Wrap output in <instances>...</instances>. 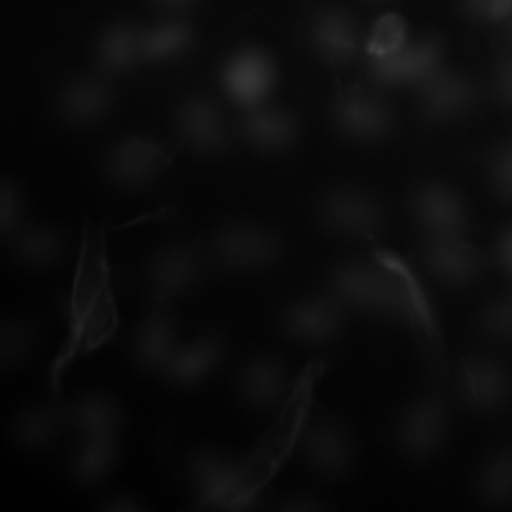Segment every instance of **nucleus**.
Instances as JSON below:
<instances>
[{"label": "nucleus", "instance_id": "20e7f679", "mask_svg": "<svg viewBox=\"0 0 512 512\" xmlns=\"http://www.w3.org/2000/svg\"><path fill=\"white\" fill-rule=\"evenodd\" d=\"M171 150L152 135H128L116 141L105 156V175L124 190H141L164 175L171 165Z\"/></svg>", "mask_w": 512, "mask_h": 512}, {"label": "nucleus", "instance_id": "aec40b11", "mask_svg": "<svg viewBox=\"0 0 512 512\" xmlns=\"http://www.w3.org/2000/svg\"><path fill=\"white\" fill-rule=\"evenodd\" d=\"M439 46L433 40H421L412 46H403L393 54L376 59L372 73L376 80L401 86V84H421L429 76L437 73Z\"/></svg>", "mask_w": 512, "mask_h": 512}, {"label": "nucleus", "instance_id": "4468645a", "mask_svg": "<svg viewBox=\"0 0 512 512\" xmlns=\"http://www.w3.org/2000/svg\"><path fill=\"white\" fill-rule=\"evenodd\" d=\"M458 387L469 408L488 414L511 399V372L494 359L476 357L459 368Z\"/></svg>", "mask_w": 512, "mask_h": 512}, {"label": "nucleus", "instance_id": "423d86ee", "mask_svg": "<svg viewBox=\"0 0 512 512\" xmlns=\"http://www.w3.org/2000/svg\"><path fill=\"white\" fill-rule=\"evenodd\" d=\"M450 414L439 395L429 393L414 399L404 408L397 423V446L404 458L412 461L431 459L448 437Z\"/></svg>", "mask_w": 512, "mask_h": 512}, {"label": "nucleus", "instance_id": "393cba45", "mask_svg": "<svg viewBox=\"0 0 512 512\" xmlns=\"http://www.w3.org/2000/svg\"><path fill=\"white\" fill-rule=\"evenodd\" d=\"M186 476L202 501H217L236 478V463L217 448H200L188 459Z\"/></svg>", "mask_w": 512, "mask_h": 512}, {"label": "nucleus", "instance_id": "a878e982", "mask_svg": "<svg viewBox=\"0 0 512 512\" xmlns=\"http://www.w3.org/2000/svg\"><path fill=\"white\" fill-rule=\"evenodd\" d=\"M118 459L116 435L86 437L71 459V475L80 486H97L112 473Z\"/></svg>", "mask_w": 512, "mask_h": 512}, {"label": "nucleus", "instance_id": "7ed1b4c3", "mask_svg": "<svg viewBox=\"0 0 512 512\" xmlns=\"http://www.w3.org/2000/svg\"><path fill=\"white\" fill-rule=\"evenodd\" d=\"M315 220L329 234L340 238H372L387 220L384 203L370 192L340 186L325 192L315 203Z\"/></svg>", "mask_w": 512, "mask_h": 512}, {"label": "nucleus", "instance_id": "e433bc0d", "mask_svg": "<svg viewBox=\"0 0 512 512\" xmlns=\"http://www.w3.org/2000/svg\"><path fill=\"white\" fill-rule=\"evenodd\" d=\"M283 509H315V505H319V501L313 497V495L296 494L287 497L281 501Z\"/></svg>", "mask_w": 512, "mask_h": 512}, {"label": "nucleus", "instance_id": "cd10ccee", "mask_svg": "<svg viewBox=\"0 0 512 512\" xmlns=\"http://www.w3.org/2000/svg\"><path fill=\"white\" fill-rule=\"evenodd\" d=\"M97 59L109 73H126L143 59V31L129 23L110 27L99 38Z\"/></svg>", "mask_w": 512, "mask_h": 512}, {"label": "nucleus", "instance_id": "ddd939ff", "mask_svg": "<svg viewBox=\"0 0 512 512\" xmlns=\"http://www.w3.org/2000/svg\"><path fill=\"white\" fill-rule=\"evenodd\" d=\"M410 215L429 236L463 234L469 224L463 198L446 184H421L410 198Z\"/></svg>", "mask_w": 512, "mask_h": 512}, {"label": "nucleus", "instance_id": "5701e85b", "mask_svg": "<svg viewBox=\"0 0 512 512\" xmlns=\"http://www.w3.org/2000/svg\"><path fill=\"white\" fill-rule=\"evenodd\" d=\"M311 42L325 61L332 65L348 63L357 52L359 31L355 21L342 10L329 8L311 23Z\"/></svg>", "mask_w": 512, "mask_h": 512}, {"label": "nucleus", "instance_id": "7c9ffc66", "mask_svg": "<svg viewBox=\"0 0 512 512\" xmlns=\"http://www.w3.org/2000/svg\"><path fill=\"white\" fill-rule=\"evenodd\" d=\"M2 368L14 370L37 346V329L21 315H10L2 325Z\"/></svg>", "mask_w": 512, "mask_h": 512}, {"label": "nucleus", "instance_id": "4be33fe9", "mask_svg": "<svg viewBox=\"0 0 512 512\" xmlns=\"http://www.w3.org/2000/svg\"><path fill=\"white\" fill-rule=\"evenodd\" d=\"M243 137L264 152H281L298 137V122L289 110L258 105L247 112L241 124Z\"/></svg>", "mask_w": 512, "mask_h": 512}, {"label": "nucleus", "instance_id": "f8f14e48", "mask_svg": "<svg viewBox=\"0 0 512 512\" xmlns=\"http://www.w3.org/2000/svg\"><path fill=\"white\" fill-rule=\"evenodd\" d=\"M274 84V61L258 48L239 50L222 71V86L228 97L245 109L262 105Z\"/></svg>", "mask_w": 512, "mask_h": 512}, {"label": "nucleus", "instance_id": "72a5a7b5", "mask_svg": "<svg viewBox=\"0 0 512 512\" xmlns=\"http://www.w3.org/2000/svg\"><path fill=\"white\" fill-rule=\"evenodd\" d=\"M490 173L495 190L512 202V141L495 152Z\"/></svg>", "mask_w": 512, "mask_h": 512}, {"label": "nucleus", "instance_id": "4c0bfd02", "mask_svg": "<svg viewBox=\"0 0 512 512\" xmlns=\"http://www.w3.org/2000/svg\"><path fill=\"white\" fill-rule=\"evenodd\" d=\"M499 258L503 268L512 275V228L499 239Z\"/></svg>", "mask_w": 512, "mask_h": 512}, {"label": "nucleus", "instance_id": "a211bd4d", "mask_svg": "<svg viewBox=\"0 0 512 512\" xmlns=\"http://www.w3.org/2000/svg\"><path fill=\"white\" fill-rule=\"evenodd\" d=\"M226 355V340L220 332L209 330L190 344L177 349L175 357L165 370V378L177 387L190 389L203 384Z\"/></svg>", "mask_w": 512, "mask_h": 512}, {"label": "nucleus", "instance_id": "c9c22d12", "mask_svg": "<svg viewBox=\"0 0 512 512\" xmlns=\"http://www.w3.org/2000/svg\"><path fill=\"white\" fill-rule=\"evenodd\" d=\"M103 505H105L103 509L107 511H141L143 509V505L131 495H112Z\"/></svg>", "mask_w": 512, "mask_h": 512}, {"label": "nucleus", "instance_id": "9b49d317", "mask_svg": "<svg viewBox=\"0 0 512 512\" xmlns=\"http://www.w3.org/2000/svg\"><path fill=\"white\" fill-rule=\"evenodd\" d=\"M302 458L315 473L340 478L348 475L355 463V444L342 423L323 418L308 427L302 440Z\"/></svg>", "mask_w": 512, "mask_h": 512}, {"label": "nucleus", "instance_id": "2f4dec72", "mask_svg": "<svg viewBox=\"0 0 512 512\" xmlns=\"http://www.w3.org/2000/svg\"><path fill=\"white\" fill-rule=\"evenodd\" d=\"M480 325L494 340L512 342V294L492 300L480 315Z\"/></svg>", "mask_w": 512, "mask_h": 512}, {"label": "nucleus", "instance_id": "dca6fc26", "mask_svg": "<svg viewBox=\"0 0 512 512\" xmlns=\"http://www.w3.org/2000/svg\"><path fill=\"white\" fill-rule=\"evenodd\" d=\"M179 346V330L165 306L148 313L133 336V361L147 374H165Z\"/></svg>", "mask_w": 512, "mask_h": 512}, {"label": "nucleus", "instance_id": "2eb2a0df", "mask_svg": "<svg viewBox=\"0 0 512 512\" xmlns=\"http://www.w3.org/2000/svg\"><path fill=\"white\" fill-rule=\"evenodd\" d=\"M289 385V370L274 355L249 359L238 376L239 397L255 412L274 410L285 399Z\"/></svg>", "mask_w": 512, "mask_h": 512}, {"label": "nucleus", "instance_id": "f03ea898", "mask_svg": "<svg viewBox=\"0 0 512 512\" xmlns=\"http://www.w3.org/2000/svg\"><path fill=\"white\" fill-rule=\"evenodd\" d=\"M209 255L226 272L262 274L279 264L285 255V241L264 222L232 220L213 232Z\"/></svg>", "mask_w": 512, "mask_h": 512}, {"label": "nucleus", "instance_id": "f704fd0d", "mask_svg": "<svg viewBox=\"0 0 512 512\" xmlns=\"http://www.w3.org/2000/svg\"><path fill=\"white\" fill-rule=\"evenodd\" d=\"M495 92L503 105L512 107V55L505 57L495 69Z\"/></svg>", "mask_w": 512, "mask_h": 512}, {"label": "nucleus", "instance_id": "bb28decb", "mask_svg": "<svg viewBox=\"0 0 512 512\" xmlns=\"http://www.w3.org/2000/svg\"><path fill=\"white\" fill-rule=\"evenodd\" d=\"M61 416L54 408L44 404H33L19 410L10 423L12 440L31 452L50 446L61 431Z\"/></svg>", "mask_w": 512, "mask_h": 512}, {"label": "nucleus", "instance_id": "6e6552de", "mask_svg": "<svg viewBox=\"0 0 512 512\" xmlns=\"http://www.w3.org/2000/svg\"><path fill=\"white\" fill-rule=\"evenodd\" d=\"M330 116L338 131L357 143H374L393 126V112L384 99L357 86L336 95Z\"/></svg>", "mask_w": 512, "mask_h": 512}, {"label": "nucleus", "instance_id": "1a4fd4ad", "mask_svg": "<svg viewBox=\"0 0 512 512\" xmlns=\"http://www.w3.org/2000/svg\"><path fill=\"white\" fill-rule=\"evenodd\" d=\"M175 129L202 156H219L230 143V128L219 105L202 93L188 95L175 110Z\"/></svg>", "mask_w": 512, "mask_h": 512}, {"label": "nucleus", "instance_id": "f3484780", "mask_svg": "<svg viewBox=\"0 0 512 512\" xmlns=\"http://www.w3.org/2000/svg\"><path fill=\"white\" fill-rule=\"evenodd\" d=\"M114 103V92L101 76L86 74L69 80L57 95V114L71 126H92L105 118Z\"/></svg>", "mask_w": 512, "mask_h": 512}, {"label": "nucleus", "instance_id": "473e14b6", "mask_svg": "<svg viewBox=\"0 0 512 512\" xmlns=\"http://www.w3.org/2000/svg\"><path fill=\"white\" fill-rule=\"evenodd\" d=\"M23 217V192L12 181H4L2 184V203H0V222H2V234L12 236Z\"/></svg>", "mask_w": 512, "mask_h": 512}, {"label": "nucleus", "instance_id": "f257e3e1", "mask_svg": "<svg viewBox=\"0 0 512 512\" xmlns=\"http://www.w3.org/2000/svg\"><path fill=\"white\" fill-rule=\"evenodd\" d=\"M330 296L344 308L374 317H399L408 308L403 287L387 270L363 260H344L329 270Z\"/></svg>", "mask_w": 512, "mask_h": 512}, {"label": "nucleus", "instance_id": "c85d7f7f", "mask_svg": "<svg viewBox=\"0 0 512 512\" xmlns=\"http://www.w3.org/2000/svg\"><path fill=\"white\" fill-rule=\"evenodd\" d=\"M192 42V29L183 19H164L143 31V61L165 63L184 54Z\"/></svg>", "mask_w": 512, "mask_h": 512}, {"label": "nucleus", "instance_id": "39448f33", "mask_svg": "<svg viewBox=\"0 0 512 512\" xmlns=\"http://www.w3.org/2000/svg\"><path fill=\"white\" fill-rule=\"evenodd\" d=\"M205 272L203 255L190 243L175 241L162 245L148 258L145 266V283L158 306L192 293Z\"/></svg>", "mask_w": 512, "mask_h": 512}, {"label": "nucleus", "instance_id": "9d476101", "mask_svg": "<svg viewBox=\"0 0 512 512\" xmlns=\"http://www.w3.org/2000/svg\"><path fill=\"white\" fill-rule=\"evenodd\" d=\"M421 260L427 272L448 287L473 283L482 268L480 253L463 234L429 236L421 249Z\"/></svg>", "mask_w": 512, "mask_h": 512}, {"label": "nucleus", "instance_id": "6ab92c4d", "mask_svg": "<svg viewBox=\"0 0 512 512\" xmlns=\"http://www.w3.org/2000/svg\"><path fill=\"white\" fill-rule=\"evenodd\" d=\"M475 103V86L458 74L435 73L421 82L420 109L433 122L461 118Z\"/></svg>", "mask_w": 512, "mask_h": 512}, {"label": "nucleus", "instance_id": "58836bf2", "mask_svg": "<svg viewBox=\"0 0 512 512\" xmlns=\"http://www.w3.org/2000/svg\"><path fill=\"white\" fill-rule=\"evenodd\" d=\"M154 2L164 8H169V10H183V8L192 6L196 0H154Z\"/></svg>", "mask_w": 512, "mask_h": 512}, {"label": "nucleus", "instance_id": "412c9836", "mask_svg": "<svg viewBox=\"0 0 512 512\" xmlns=\"http://www.w3.org/2000/svg\"><path fill=\"white\" fill-rule=\"evenodd\" d=\"M12 256L25 270H46L54 266L65 251V238L61 230L50 222L21 224L10 236Z\"/></svg>", "mask_w": 512, "mask_h": 512}, {"label": "nucleus", "instance_id": "0eeeda50", "mask_svg": "<svg viewBox=\"0 0 512 512\" xmlns=\"http://www.w3.org/2000/svg\"><path fill=\"white\" fill-rule=\"evenodd\" d=\"M344 306L334 296H304L287 304L281 315V330L298 344L325 346L344 330Z\"/></svg>", "mask_w": 512, "mask_h": 512}, {"label": "nucleus", "instance_id": "c756f323", "mask_svg": "<svg viewBox=\"0 0 512 512\" xmlns=\"http://www.w3.org/2000/svg\"><path fill=\"white\" fill-rule=\"evenodd\" d=\"M478 492L488 505L512 503V450H501L480 471Z\"/></svg>", "mask_w": 512, "mask_h": 512}, {"label": "nucleus", "instance_id": "b1692460", "mask_svg": "<svg viewBox=\"0 0 512 512\" xmlns=\"http://www.w3.org/2000/svg\"><path fill=\"white\" fill-rule=\"evenodd\" d=\"M65 421L82 439L116 435L122 427L124 414L118 401L103 391H93L69 404Z\"/></svg>", "mask_w": 512, "mask_h": 512}]
</instances>
